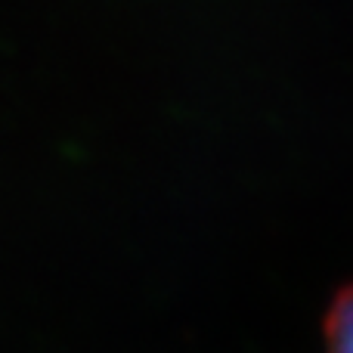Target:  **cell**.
<instances>
[{
    "instance_id": "cell-1",
    "label": "cell",
    "mask_w": 353,
    "mask_h": 353,
    "mask_svg": "<svg viewBox=\"0 0 353 353\" xmlns=\"http://www.w3.org/2000/svg\"><path fill=\"white\" fill-rule=\"evenodd\" d=\"M325 353H353V282L338 288L323 323Z\"/></svg>"
}]
</instances>
